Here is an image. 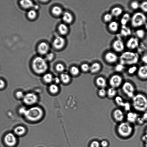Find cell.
Masks as SVG:
<instances>
[{
	"label": "cell",
	"instance_id": "cell-1",
	"mask_svg": "<svg viewBox=\"0 0 147 147\" xmlns=\"http://www.w3.org/2000/svg\"><path fill=\"white\" fill-rule=\"evenodd\" d=\"M131 99L132 107L135 111L143 113L147 110V96L143 93H136Z\"/></svg>",
	"mask_w": 147,
	"mask_h": 147
},
{
	"label": "cell",
	"instance_id": "cell-2",
	"mask_svg": "<svg viewBox=\"0 0 147 147\" xmlns=\"http://www.w3.org/2000/svg\"><path fill=\"white\" fill-rule=\"evenodd\" d=\"M44 111L40 107L35 105L26 109L24 116L28 121L36 122L42 119L44 115Z\"/></svg>",
	"mask_w": 147,
	"mask_h": 147
},
{
	"label": "cell",
	"instance_id": "cell-3",
	"mask_svg": "<svg viewBox=\"0 0 147 147\" xmlns=\"http://www.w3.org/2000/svg\"><path fill=\"white\" fill-rule=\"evenodd\" d=\"M31 66L33 71L38 75H43L47 73L48 69L46 60L39 57H36L33 59Z\"/></svg>",
	"mask_w": 147,
	"mask_h": 147
},
{
	"label": "cell",
	"instance_id": "cell-4",
	"mask_svg": "<svg viewBox=\"0 0 147 147\" xmlns=\"http://www.w3.org/2000/svg\"><path fill=\"white\" fill-rule=\"evenodd\" d=\"M139 56L136 53L131 51H125L119 57L120 63L124 65H135L138 62Z\"/></svg>",
	"mask_w": 147,
	"mask_h": 147
},
{
	"label": "cell",
	"instance_id": "cell-5",
	"mask_svg": "<svg viewBox=\"0 0 147 147\" xmlns=\"http://www.w3.org/2000/svg\"><path fill=\"white\" fill-rule=\"evenodd\" d=\"M117 131L120 136L126 138L132 135L133 128L131 124L127 121H123L119 123L117 127Z\"/></svg>",
	"mask_w": 147,
	"mask_h": 147
},
{
	"label": "cell",
	"instance_id": "cell-6",
	"mask_svg": "<svg viewBox=\"0 0 147 147\" xmlns=\"http://www.w3.org/2000/svg\"><path fill=\"white\" fill-rule=\"evenodd\" d=\"M121 88L122 93L129 98L131 99L136 93L135 85L129 80L124 81Z\"/></svg>",
	"mask_w": 147,
	"mask_h": 147
},
{
	"label": "cell",
	"instance_id": "cell-7",
	"mask_svg": "<svg viewBox=\"0 0 147 147\" xmlns=\"http://www.w3.org/2000/svg\"><path fill=\"white\" fill-rule=\"evenodd\" d=\"M146 20V17L144 13L141 12H137L133 15L131 18V24L134 28L139 27L144 25Z\"/></svg>",
	"mask_w": 147,
	"mask_h": 147
},
{
	"label": "cell",
	"instance_id": "cell-8",
	"mask_svg": "<svg viewBox=\"0 0 147 147\" xmlns=\"http://www.w3.org/2000/svg\"><path fill=\"white\" fill-rule=\"evenodd\" d=\"M107 81L108 84L110 87L117 89L121 87L124 81L123 76L120 74L117 73L110 76Z\"/></svg>",
	"mask_w": 147,
	"mask_h": 147
},
{
	"label": "cell",
	"instance_id": "cell-9",
	"mask_svg": "<svg viewBox=\"0 0 147 147\" xmlns=\"http://www.w3.org/2000/svg\"><path fill=\"white\" fill-rule=\"evenodd\" d=\"M24 103L26 105L33 106L35 105L39 101V97L34 92H28L25 94L23 98Z\"/></svg>",
	"mask_w": 147,
	"mask_h": 147
},
{
	"label": "cell",
	"instance_id": "cell-10",
	"mask_svg": "<svg viewBox=\"0 0 147 147\" xmlns=\"http://www.w3.org/2000/svg\"><path fill=\"white\" fill-rule=\"evenodd\" d=\"M112 116L114 120L119 123L123 121L125 118L123 110L119 108H115L113 111Z\"/></svg>",
	"mask_w": 147,
	"mask_h": 147
},
{
	"label": "cell",
	"instance_id": "cell-11",
	"mask_svg": "<svg viewBox=\"0 0 147 147\" xmlns=\"http://www.w3.org/2000/svg\"><path fill=\"white\" fill-rule=\"evenodd\" d=\"M5 144L7 146L12 147L16 143L17 138L15 135L12 133H8L5 135L4 139Z\"/></svg>",
	"mask_w": 147,
	"mask_h": 147
},
{
	"label": "cell",
	"instance_id": "cell-12",
	"mask_svg": "<svg viewBox=\"0 0 147 147\" xmlns=\"http://www.w3.org/2000/svg\"><path fill=\"white\" fill-rule=\"evenodd\" d=\"M136 74L138 78L140 80H147V65L144 64L138 67Z\"/></svg>",
	"mask_w": 147,
	"mask_h": 147
},
{
	"label": "cell",
	"instance_id": "cell-13",
	"mask_svg": "<svg viewBox=\"0 0 147 147\" xmlns=\"http://www.w3.org/2000/svg\"><path fill=\"white\" fill-rule=\"evenodd\" d=\"M94 81L95 85L99 88H105L108 84L107 80L105 78L102 76L96 77Z\"/></svg>",
	"mask_w": 147,
	"mask_h": 147
},
{
	"label": "cell",
	"instance_id": "cell-14",
	"mask_svg": "<svg viewBox=\"0 0 147 147\" xmlns=\"http://www.w3.org/2000/svg\"><path fill=\"white\" fill-rule=\"evenodd\" d=\"M104 58L105 61L109 64L115 63L118 60L117 55L111 52H109L106 53L104 55Z\"/></svg>",
	"mask_w": 147,
	"mask_h": 147
},
{
	"label": "cell",
	"instance_id": "cell-15",
	"mask_svg": "<svg viewBox=\"0 0 147 147\" xmlns=\"http://www.w3.org/2000/svg\"><path fill=\"white\" fill-rule=\"evenodd\" d=\"M112 47L115 51L119 53L123 51L125 48L124 43L119 39H117L114 41L112 43Z\"/></svg>",
	"mask_w": 147,
	"mask_h": 147
},
{
	"label": "cell",
	"instance_id": "cell-16",
	"mask_svg": "<svg viewBox=\"0 0 147 147\" xmlns=\"http://www.w3.org/2000/svg\"><path fill=\"white\" fill-rule=\"evenodd\" d=\"M138 45V40L137 38L133 37L130 38L126 43L127 47L130 50H134L136 49Z\"/></svg>",
	"mask_w": 147,
	"mask_h": 147
},
{
	"label": "cell",
	"instance_id": "cell-17",
	"mask_svg": "<svg viewBox=\"0 0 147 147\" xmlns=\"http://www.w3.org/2000/svg\"><path fill=\"white\" fill-rule=\"evenodd\" d=\"M139 115L136 111H130L127 112L126 115L127 121L131 124L136 123V120Z\"/></svg>",
	"mask_w": 147,
	"mask_h": 147
},
{
	"label": "cell",
	"instance_id": "cell-18",
	"mask_svg": "<svg viewBox=\"0 0 147 147\" xmlns=\"http://www.w3.org/2000/svg\"><path fill=\"white\" fill-rule=\"evenodd\" d=\"M101 64L99 62H95L90 65L89 72L92 74H96L99 73L102 69Z\"/></svg>",
	"mask_w": 147,
	"mask_h": 147
},
{
	"label": "cell",
	"instance_id": "cell-19",
	"mask_svg": "<svg viewBox=\"0 0 147 147\" xmlns=\"http://www.w3.org/2000/svg\"><path fill=\"white\" fill-rule=\"evenodd\" d=\"M65 40L62 37L58 36L56 37L53 42V45L57 49H60L63 47L65 44Z\"/></svg>",
	"mask_w": 147,
	"mask_h": 147
},
{
	"label": "cell",
	"instance_id": "cell-20",
	"mask_svg": "<svg viewBox=\"0 0 147 147\" xmlns=\"http://www.w3.org/2000/svg\"><path fill=\"white\" fill-rule=\"evenodd\" d=\"M19 4L21 7L24 9H30L34 5L32 1L28 0L20 1Z\"/></svg>",
	"mask_w": 147,
	"mask_h": 147
},
{
	"label": "cell",
	"instance_id": "cell-21",
	"mask_svg": "<svg viewBox=\"0 0 147 147\" xmlns=\"http://www.w3.org/2000/svg\"><path fill=\"white\" fill-rule=\"evenodd\" d=\"M48 45L45 42L41 43L38 45V50L39 53L42 55H45L47 53L49 50Z\"/></svg>",
	"mask_w": 147,
	"mask_h": 147
},
{
	"label": "cell",
	"instance_id": "cell-22",
	"mask_svg": "<svg viewBox=\"0 0 147 147\" xmlns=\"http://www.w3.org/2000/svg\"><path fill=\"white\" fill-rule=\"evenodd\" d=\"M59 77L61 82L64 84H69L71 81V75L67 73L64 72L61 74Z\"/></svg>",
	"mask_w": 147,
	"mask_h": 147
},
{
	"label": "cell",
	"instance_id": "cell-23",
	"mask_svg": "<svg viewBox=\"0 0 147 147\" xmlns=\"http://www.w3.org/2000/svg\"><path fill=\"white\" fill-rule=\"evenodd\" d=\"M117 90L116 88L109 87L107 89V97L109 99H114L117 95Z\"/></svg>",
	"mask_w": 147,
	"mask_h": 147
},
{
	"label": "cell",
	"instance_id": "cell-24",
	"mask_svg": "<svg viewBox=\"0 0 147 147\" xmlns=\"http://www.w3.org/2000/svg\"><path fill=\"white\" fill-rule=\"evenodd\" d=\"M54 78L51 73L47 72L43 75L42 80L45 83L50 84L53 82Z\"/></svg>",
	"mask_w": 147,
	"mask_h": 147
},
{
	"label": "cell",
	"instance_id": "cell-25",
	"mask_svg": "<svg viewBox=\"0 0 147 147\" xmlns=\"http://www.w3.org/2000/svg\"><path fill=\"white\" fill-rule=\"evenodd\" d=\"M48 89L49 92L53 95L58 94L60 90V88L58 85L54 83L49 84Z\"/></svg>",
	"mask_w": 147,
	"mask_h": 147
},
{
	"label": "cell",
	"instance_id": "cell-26",
	"mask_svg": "<svg viewBox=\"0 0 147 147\" xmlns=\"http://www.w3.org/2000/svg\"><path fill=\"white\" fill-rule=\"evenodd\" d=\"M109 30L113 32H115L118 30L119 24L116 21H113L110 22L108 25Z\"/></svg>",
	"mask_w": 147,
	"mask_h": 147
},
{
	"label": "cell",
	"instance_id": "cell-27",
	"mask_svg": "<svg viewBox=\"0 0 147 147\" xmlns=\"http://www.w3.org/2000/svg\"><path fill=\"white\" fill-rule=\"evenodd\" d=\"M115 104L119 107H123L125 101L121 96L117 95L114 99Z\"/></svg>",
	"mask_w": 147,
	"mask_h": 147
},
{
	"label": "cell",
	"instance_id": "cell-28",
	"mask_svg": "<svg viewBox=\"0 0 147 147\" xmlns=\"http://www.w3.org/2000/svg\"><path fill=\"white\" fill-rule=\"evenodd\" d=\"M123 9L119 7H115L113 8L111 11V14L113 16L119 17L121 15Z\"/></svg>",
	"mask_w": 147,
	"mask_h": 147
},
{
	"label": "cell",
	"instance_id": "cell-29",
	"mask_svg": "<svg viewBox=\"0 0 147 147\" xmlns=\"http://www.w3.org/2000/svg\"><path fill=\"white\" fill-rule=\"evenodd\" d=\"M26 129L25 127L22 126H18L16 127L14 129V132L15 134L21 136L25 134Z\"/></svg>",
	"mask_w": 147,
	"mask_h": 147
},
{
	"label": "cell",
	"instance_id": "cell-30",
	"mask_svg": "<svg viewBox=\"0 0 147 147\" xmlns=\"http://www.w3.org/2000/svg\"><path fill=\"white\" fill-rule=\"evenodd\" d=\"M138 67L136 65L130 66L127 69V74L130 76H132L136 74Z\"/></svg>",
	"mask_w": 147,
	"mask_h": 147
},
{
	"label": "cell",
	"instance_id": "cell-31",
	"mask_svg": "<svg viewBox=\"0 0 147 147\" xmlns=\"http://www.w3.org/2000/svg\"><path fill=\"white\" fill-rule=\"evenodd\" d=\"M81 70L78 67L73 66H72L69 69L70 75L73 76H77L80 74Z\"/></svg>",
	"mask_w": 147,
	"mask_h": 147
},
{
	"label": "cell",
	"instance_id": "cell-32",
	"mask_svg": "<svg viewBox=\"0 0 147 147\" xmlns=\"http://www.w3.org/2000/svg\"><path fill=\"white\" fill-rule=\"evenodd\" d=\"M62 18L66 23H70L72 21L73 17L70 13L66 12L63 13Z\"/></svg>",
	"mask_w": 147,
	"mask_h": 147
},
{
	"label": "cell",
	"instance_id": "cell-33",
	"mask_svg": "<svg viewBox=\"0 0 147 147\" xmlns=\"http://www.w3.org/2000/svg\"><path fill=\"white\" fill-rule=\"evenodd\" d=\"M131 18L130 15L128 13L123 15L120 20V22L122 26H125L129 21Z\"/></svg>",
	"mask_w": 147,
	"mask_h": 147
},
{
	"label": "cell",
	"instance_id": "cell-34",
	"mask_svg": "<svg viewBox=\"0 0 147 147\" xmlns=\"http://www.w3.org/2000/svg\"><path fill=\"white\" fill-rule=\"evenodd\" d=\"M59 32L61 34L65 35L67 33L68 31V28L66 25L64 24H61L58 27Z\"/></svg>",
	"mask_w": 147,
	"mask_h": 147
},
{
	"label": "cell",
	"instance_id": "cell-35",
	"mask_svg": "<svg viewBox=\"0 0 147 147\" xmlns=\"http://www.w3.org/2000/svg\"><path fill=\"white\" fill-rule=\"evenodd\" d=\"M98 96L101 98H104L107 97V89L105 88H99L97 92Z\"/></svg>",
	"mask_w": 147,
	"mask_h": 147
},
{
	"label": "cell",
	"instance_id": "cell-36",
	"mask_svg": "<svg viewBox=\"0 0 147 147\" xmlns=\"http://www.w3.org/2000/svg\"><path fill=\"white\" fill-rule=\"evenodd\" d=\"M37 13L36 10L34 9L29 10L27 13L28 18L30 20H33L36 17Z\"/></svg>",
	"mask_w": 147,
	"mask_h": 147
},
{
	"label": "cell",
	"instance_id": "cell-37",
	"mask_svg": "<svg viewBox=\"0 0 147 147\" xmlns=\"http://www.w3.org/2000/svg\"><path fill=\"white\" fill-rule=\"evenodd\" d=\"M125 65L119 63L115 66L114 70L116 73L120 74L125 69Z\"/></svg>",
	"mask_w": 147,
	"mask_h": 147
},
{
	"label": "cell",
	"instance_id": "cell-38",
	"mask_svg": "<svg viewBox=\"0 0 147 147\" xmlns=\"http://www.w3.org/2000/svg\"><path fill=\"white\" fill-rule=\"evenodd\" d=\"M121 33L122 35L126 36L129 35L131 33L130 29L125 26H123L121 30Z\"/></svg>",
	"mask_w": 147,
	"mask_h": 147
},
{
	"label": "cell",
	"instance_id": "cell-39",
	"mask_svg": "<svg viewBox=\"0 0 147 147\" xmlns=\"http://www.w3.org/2000/svg\"><path fill=\"white\" fill-rule=\"evenodd\" d=\"M53 14L56 16L61 15L62 13V10L61 8L58 6L54 7L52 10Z\"/></svg>",
	"mask_w": 147,
	"mask_h": 147
},
{
	"label": "cell",
	"instance_id": "cell-40",
	"mask_svg": "<svg viewBox=\"0 0 147 147\" xmlns=\"http://www.w3.org/2000/svg\"><path fill=\"white\" fill-rule=\"evenodd\" d=\"M55 69L56 71L61 74L64 72L65 68L63 64L58 63L56 65Z\"/></svg>",
	"mask_w": 147,
	"mask_h": 147
},
{
	"label": "cell",
	"instance_id": "cell-41",
	"mask_svg": "<svg viewBox=\"0 0 147 147\" xmlns=\"http://www.w3.org/2000/svg\"><path fill=\"white\" fill-rule=\"evenodd\" d=\"M135 34L137 36L138 38H143L145 35V31L142 29H139L135 32Z\"/></svg>",
	"mask_w": 147,
	"mask_h": 147
},
{
	"label": "cell",
	"instance_id": "cell-42",
	"mask_svg": "<svg viewBox=\"0 0 147 147\" xmlns=\"http://www.w3.org/2000/svg\"><path fill=\"white\" fill-rule=\"evenodd\" d=\"M90 65L87 63H84L82 64L80 67V70L84 72L87 73L90 71Z\"/></svg>",
	"mask_w": 147,
	"mask_h": 147
},
{
	"label": "cell",
	"instance_id": "cell-43",
	"mask_svg": "<svg viewBox=\"0 0 147 147\" xmlns=\"http://www.w3.org/2000/svg\"><path fill=\"white\" fill-rule=\"evenodd\" d=\"M140 8L144 12L147 13V1L142 2L140 4Z\"/></svg>",
	"mask_w": 147,
	"mask_h": 147
},
{
	"label": "cell",
	"instance_id": "cell-44",
	"mask_svg": "<svg viewBox=\"0 0 147 147\" xmlns=\"http://www.w3.org/2000/svg\"><path fill=\"white\" fill-rule=\"evenodd\" d=\"M123 108L125 111L127 112L131 111V108H132L131 103L128 101H125Z\"/></svg>",
	"mask_w": 147,
	"mask_h": 147
},
{
	"label": "cell",
	"instance_id": "cell-45",
	"mask_svg": "<svg viewBox=\"0 0 147 147\" xmlns=\"http://www.w3.org/2000/svg\"><path fill=\"white\" fill-rule=\"evenodd\" d=\"M130 6L133 9L136 10L140 7V4L137 1H133L131 3Z\"/></svg>",
	"mask_w": 147,
	"mask_h": 147
},
{
	"label": "cell",
	"instance_id": "cell-46",
	"mask_svg": "<svg viewBox=\"0 0 147 147\" xmlns=\"http://www.w3.org/2000/svg\"><path fill=\"white\" fill-rule=\"evenodd\" d=\"M113 16L111 13L105 14L103 17V20L106 22H110L113 19Z\"/></svg>",
	"mask_w": 147,
	"mask_h": 147
},
{
	"label": "cell",
	"instance_id": "cell-47",
	"mask_svg": "<svg viewBox=\"0 0 147 147\" xmlns=\"http://www.w3.org/2000/svg\"><path fill=\"white\" fill-rule=\"evenodd\" d=\"M145 122V121L142 115L138 116L136 122V123L140 125L143 124Z\"/></svg>",
	"mask_w": 147,
	"mask_h": 147
},
{
	"label": "cell",
	"instance_id": "cell-48",
	"mask_svg": "<svg viewBox=\"0 0 147 147\" xmlns=\"http://www.w3.org/2000/svg\"><path fill=\"white\" fill-rule=\"evenodd\" d=\"M90 147H101L99 142L96 140L92 141L90 144Z\"/></svg>",
	"mask_w": 147,
	"mask_h": 147
},
{
	"label": "cell",
	"instance_id": "cell-49",
	"mask_svg": "<svg viewBox=\"0 0 147 147\" xmlns=\"http://www.w3.org/2000/svg\"><path fill=\"white\" fill-rule=\"evenodd\" d=\"M54 54L52 53L47 54L45 57V59L46 61H51L53 58Z\"/></svg>",
	"mask_w": 147,
	"mask_h": 147
},
{
	"label": "cell",
	"instance_id": "cell-50",
	"mask_svg": "<svg viewBox=\"0 0 147 147\" xmlns=\"http://www.w3.org/2000/svg\"><path fill=\"white\" fill-rule=\"evenodd\" d=\"M16 95L17 98L19 99H23L24 94L22 92L19 91L16 92Z\"/></svg>",
	"mask_w": 147,
	"mask_h": 147
},
{
	"label": "cell",
	"instance_id": "cell-51",
	"mask_svg": "<svg viewBox=\"0 0 147 147\" xmlns=\"http://www.w3.org/2000/svg\"><path fill=\"white\" fill-rule=\"evenodd\" d=\"M100 143L101 147H108L109 146V142L105 140H102Z\"/></svg>",
	"mask_w": 147,
	"mask_h": 147
},
{
	"label": "cell",
	"instance_id": "cell-52",
	"mask_svg": "<svg viewBox=\"0 0 147 147\" xmlns=\"http://www.w3.org/2000/svg\"><path fill=\"white\" fill-rule=\"evenodd\" d=\"M141 60L144 64L147 65V53H144L142 56Z\"/></svg>",
	"mask_w": 147,
	"mask_h": 147
},
{
	"label": "cell",
	"instance_id": "cell-53",
	"mask_svg": "<svg viewBox=\"0 0 147 147\" xmlns=\"http://www.w3.org/2000/svg\"><path fill=\"white\" fill-rule=\"evenodd\" d=\"M53 82L54 83L58 85L61 82L59 77H56L54 78Z\"/></svg>",
	"mask_w": 147,
	"mask_h": 147
},
{
	"label": "cell",
	"instance_id": "cell-54",
	"mask_svg": "<svg viewBox=\"0 0 147 147\" xmlns=\"http://www.w3.org/2000/svg\"><path fill=\"white\" fill-rule=\"evenodd\" d=\"M142 116L145 122H147V110L143 113Z\"/></svg>",
	"mask_w": 147,
	"mask_h": 147
},
{
	"label": "cell",
	"instance_id": "cell-55",
	"mask_svg": "<svg viewBox=\"0 0 147 147\" xmlns=\"http://www.w3.org/2000/svg\"><path fill=\"white\" fill-rule=\"evenodd\" d=\"M26 110V109L24 107H21L19 109V112L20 114L24 115Z\"/></svg>",
	"mask_w": 147,
	"mask_h": 147
},
{
	"label": "cell",
	"instance_id": "cell-56",
	"mask_svg": "<svg viewBox=\"0 0 147 147\" xmlns=\"http://www.w3.org/2000/svg\"><path fill=\"white\" fill-rule=\"evenodd\" d=\"M5 86V81L1 79H0V89L3 88Z\"/></svg>",
	"mask_w": 147,
	"mask_h": 147
},
{
	"label": "cell",
	"instance_id": "cell-57",
	"mask_svg": "<svg viewBox=\"0 0 147 147\" xmlns=\"http://www.w3.org/2000/svg\"><path fill=\"white\" fill-rule=\"evenodd\" d=\"M144 135L147 138V127L146 129L145 134Z\"/></svg>",
	"mask_w": 147,
	"mask_h": 147
},
{
	"label": "cell",
	"instance_id": "cell-58",
	"mask_svg": "<svg viewBox=\"0 0 147 147\" xmlns=\"http://www.w3.org/2000/svg\"><path fill=\"white\" fill-rule=\"evenodd\" d=\"M145 28L146 30L147 31V22H146L144 24Z\"/></svg>",
	"mask_w": 147,
	"mask_h": 147
},
{
	"label": "cell",
	"instance_id": "cell-59",
	"mask_svg": "<svg viewBox=\"0 0 147 147\" xmlns=\"http://www.w3.org/2000/svg\"><path fill=\"white\" fill-rule=\"evenodd\" d=\"M144 143L145 147H147V140Z\"/></svg>",
	"mask_w": 147,
	"mask_h": 147
}]
</instances>
